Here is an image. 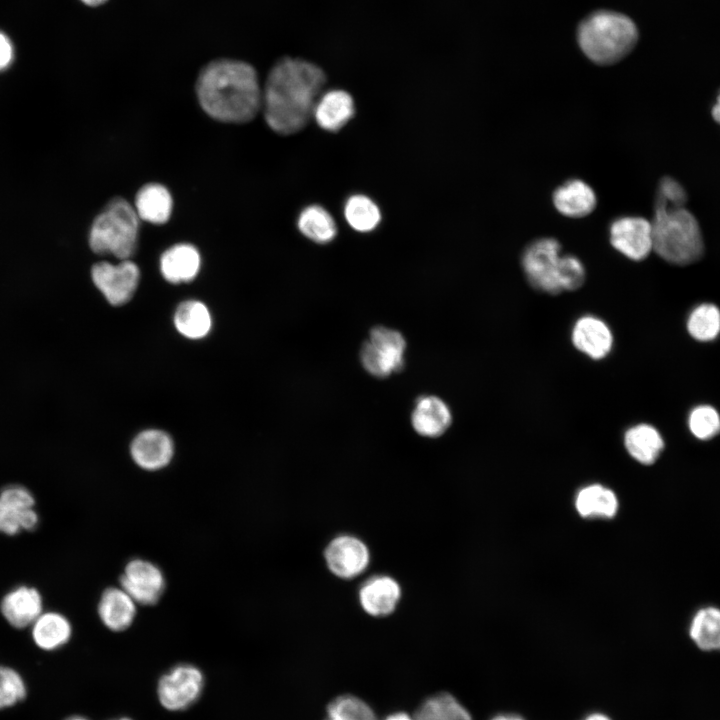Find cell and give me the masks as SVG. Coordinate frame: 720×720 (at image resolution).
<instances>
[{
    "mask_svg": "<svg viewBox=\"0 0 720 720\" xmlns=\"http://www.w3.org/2000/svg\"><path fill=\"white\" fill-rule=\"evenodd\" d=\"M687 193L683 186L672 177H663L657 188L656 203L669 207H685Z\"/></svg>",
    "mask_w": 720,
    "mask_h": 720,
    "instance_id": "cell-37",
    "label": "cell"
},
{
    "mask_svg": "<svg viewBox=\"0 0 720 720\" xmlns=\"http://www.w3.org/2000/svg\"><path fill=\"white\" fill-rule=\"evenodd\" d=\"M571 338L577 350L595 360L605 358L613 346L611 329L593 315L582 316L575 322Z\"/></svg>",
    "mask_w": 720,
    "mask_h": 720,
    "instance_id": "cell-15",
    "label": "cell"
},
{
    "mask_svg": "<svg viewBox=\"0 0 720 720\" xmlns=\"http://www.w3.org/2000/svg\"><path fill=\"white\" fill-rule=\"evenodd\" d=\"M134 208L139 219L153 224H164L171 216L172 197L165 186L149 183L137 192Z\"/></svg>",
    "mask_w": 720,
    "mask_h": 720,
    "instance_id": "cell-24",
    "label": "cell"
},
{
    "mask_svg": "<svg viewBox=\"0 0 720 720\" xmlns=\"http://www.w3.org/2000/svg\"><path fill=\"white\" fill-rule=\"evenodd\" d=\"M451 421L452 414L448 405L433 395L418 398L411 414V424L415 432L428 438L444 434Z\"/></svg>",
    "mask_w": 720,
    "mask_h": 720,
    "instance_id": "cell-17",
    "label": "cell"
},
{
    "mask_svg": "<svg viewBox=\"0 0 720 720\" xmlns=\"http://www.w3.org/2000/svg\"><path fill=\"white\" fill-rule=\"evenodd\" d=\"M490 720H525L521 716L517 714H498L491 718Z\"/></svg>",
    "mask_w": 720,
    "mask_h": 720,
    "instance_id": "cell-41",
    "label": "cell"
},
{
    "mask_svg": "<svg viewBox=\"0 0 720 720\" xmlns=\"http://www.w3.org/2000/svg\"><path fill=\"white\" fill-rule=\"evenodd\" d=\"M401 598L399 583L387 575L368 579L359 590V601L363 610L375 617L391 614Z\"/></svg>",
    "mask_w": 720,
    "mask_h": 720,
    "instance_id": "cell-16",
    "label": "cell"
},
{
    "mask_svg": "<svg viewBox=\"0 0 720 720\" xmlns=\"http://www.w3.org/2000/svg\"><path fill=\"white\" fill-rule=\"evenodd\" d=\"M406 341L392 328L376 326L360 350L364 369L374 377L385 378L404 367Z\"/></svg>",
    "mask_w": 720,
    "mask_h": 720,
    "instance_id": "cell-6",
    "label": "cell"
},
{
    "mask_svg": "<svg viewBox=\"0 0 720 720\" xmlns=\"http://www.w3.org/2000/svg\"><path fill=\"white\" fill-rule=\"evenodd\" d=\"M383 720H414V717L405 712H395L388 715Z\"/></svg>",
    "mask_w": 720,
    "mask_h": 720,
    "instance_id": "cell-39",
    "label": "cell"
},
{
    "mask_svg": "<svg viewBox=\"0 0 720 720\" xmlns=\"http://www.w3.org/2000/svg\"><path fill=\"white\" fill-rule=\"evenodd\" d=\"M687 424L695 438L710 440L720 433V413L712 405H697L689 412Z\"/></svg>",
    "mask_w": 720,
    "mask_h": 720,
    "instance_id": "cell-34",
    "label": "cell"
},
{
    "mask_svg": "<svg viewBox=\"0 0 720 720\" xmlns=\"http://www.w3.org/2000/svg\"><path fill=\"white\" fill-rule=\"evenodd\" d=\"M325 83V73L316 64L301 58L280 59L270 70L262 93L268 126L284 135L303 129Z\"/></svg>",
    "mask_w": 720,
    "mask_h": 720,
    "instance_id": "cell-1",
    "label": "cell"
},
{
    "mask_svg": "<svg viewBox=\"0 0 720 720\" xmlns=\"http://www.w3.org/2000/svg\"><path fill=\"white\" fill-rule=\"evenodd\" d=\"M653 251L668 263L689 265L704 252V240L696 217L685 207L656 203L651 221Z\"/></svg>",
    "mask_w": 720,
    "mask_h": 720,
    "instance_id": "cell-3",
    "label": "cell"
},
{
    "mask_svg": "<svg viewBox=\"0 0 720 720\" xmlns=\"http://www.w3.org/2000/svg\"><path fill=\"white\" fill-rule=\"evenodd\" d=\"M72 634L68 619L56 612L41 614L33 623L32 636L36 645L44 650L63 646Z\"/></svg>",
    "mask_w": 720,
    "mask_h": 720,
    "instance_id": "cell-25",
    "label": "cell"
},
{
    "mask_svg": "<svg viewBox=\"0 0 720 720\" xmlns=\"http://www.w3.org/2000/svg\"><path fill=\"white\" fill-rule=\"evenodd\" d=\"M552 200L559 213L571 218L588 216L597 205V197L592 187L579 179L568 180L557 187Z\"/></svg>",
    "mask_w": 720,
    "mask_h": 720,
    "instance_id": "cell-18",
    "label": "cell"
},
{
    "mask_svg": "<svg viewBox=\"0 0 720 720\" xmlns=\"http://www.w3.org/2000/svg\"><path fill=\"white\" fill-rule=\"evenodd\" d=\"M611 245L633 261H641L653 251L651 222L640 216H622L609 227Z\"/></svg>",
    "mask_w": 720,
    "mask_h": 720,
    "instance_id": "cell-10",
    "label": "cell"
},
{
    "mask_svg": "<svg viewBox=\"0 0 720 720\" xmlns=\"http://www.w3.org/2000/svg\"><path fill=\"white\" fill-rule=\"evenodd\" d=\"M137 603L122 587L104 590L98 603V614L102 623L111 631L126 630L137 614Z\"/></svg>",
    "mask_w": 720,
    "mask_h": 720,
    "instance_id": "cell-19",
    "label": "cell"
},
{
    "mask_svg": "<svg viewBox=\"0 0 720 720\" xmlns=\"http://www.w3.org/2000/svg\"><path fill=\"white\" fill-rule=\"evenodd\" d=\"M131 457L142 469L156 471L167 466L174 454L171 437L157 429L144 430L131 443Z\"/></svg>",
    "mask_w": 720,
    "mask_h": 720,
    "instance_id": "cell-14",
    "label": "cell"
},
{
    "mask_svg": "<svg viewBox=\"0 0 720 720\" xmlns=\"http://www.w3.org/2000/svg\"><path fill=\"white\" fill-rule=\"evenodd\" d=\"M26 696V686L14 669L0 666V709L11 707Z\"/></svg>",
    "mask_w": 720,
    "mask_h": 720,
    "instance_id": "cell-35",
    "label": "cell"
},
{
    "mask_svg": "<svg viewBox=\"0 0 720 720\" xmlns=\"http://www.w3.org/2000/svg\"><path fill=\"white\" fill-rule=\"evenodd\" d=\"M576 508L583 517H613L618 509L615 494L601 485L583 488L577 495Z\"/></svg>",
    "mask_w": 720,
    "mask_h": 720,
    "instance_id": "cell-30",
    "label": "cell"
},
{
    "mask_svg": "<svg viewBox=\"0 0 720 720\" xmlns=\"http://www.w3.org/2000/svg\"><path fill=\"white\" fill-rule=\"evenodd\" d=\"M329 570L343 579L355 578L369 565L370 553L366 544L352 535L335 537L325 549Z\"/></svg>",
    "mask_w": 720,
    "mask_h": 720,
    "instance_id": "cell-12",
    "label": "cell"
},
{
    "mask_svg": "<svg viewBox=\"0 0 720 720\" xmlns=\"http://www.w3.org/2000/svg\"><path fill=\"white\" fill-rule=\"evenodd\" d=\"M413 717L414 720H473L469 711L447 692L425 699Z\"/></svg>",
    "mask_w": 720,
    "mask_h": 720,
    "instance_id": "cell-27",
    "label": "cell"
},
{
    "mask_svg": "<svg viewBox=\"0 0 720 720\" xmlns=\"http://www.w3.org/2000/svg\"><path fill=\"white\" fill-rule=\"evenodd\" d=\"M211 315L200 301L188 300L181 303L174 315L176 329L190 339L205 337L211 328Z\"/></svg>",
    "mask_w": 720,
    "mask_h": 720,
    "instance_id": "cell-26",
    "label": "cell"
},
{
    "mask_svg": "<svg viewBox=\"0 0 720 720\" xmlns=\"http://www.w3.org/2000/svg\"><path fill=\"white\" fill-rule=\"evenodd\" d=\"M585 275L584 265L576 256H561L558 273V283L561 292L579 289L585 281Z\"/></svg>",
    "mask_w": 720,
    "mask_h": 720,
    "instance_id": "cell-36",
    "label": "cell"
},
{
    "mask_svg": "<svg viewBox=\"0 0 720 720\" xmlns=\"http://www.w3.org/2000/svg\"><path fill=\"white\" fill-rule=\"evenodd\" d=\"M91 277L95 286L112 305H123L134 295L140 271L138 266L126 259L118 264L99 262L93 265Z\"/></svg>",
    "mask_w": 720,
    "mask_h": 720,
    "instance_id": "cell-9",
    "label": "cell"
},
{
    "mask_svg": "<svg viewBox=\"0 0 720 720\" xmlns=\"http://www.w3.org/2000/svg\"><path fill=\"white\" fill-rule=\"evenodd\" d=\"M201 257L191 244L180 243L168 248L161 256L160 269L168 282L179 284L193 280L200 269Z\"/></svg>",
    "mask_w": 720,
    "mask_h": 720,
    "instance_id": "cell-21",
    "label": "cell"
},
{
    "mask_svg": "<svg viewBox=\"0 0 720 720\" xmlns=\"http://www.w3.org/2000/svg\"><path fill=\"white\" fill-rule=\"evenodd\" d=\"M348 224L356 231L369 232L374 230L381 220L378 206L367 196H351L344 208Z\"/></svg>",
    "mask_w": 720,
    "mask_h": 720,
    "instance_id": "cell-32",
    "label": "cell"
},
{
    "mask_svg": "<svg viewBox=\"0 0 720 720\" xmlns=\"http://www.w3.org/2000/svg\"><path fill=\"white\" fill-rule=\"evenodd\" d=\"M325 720H331V719H329V718H326Z\"/></svg>",
    "mask_w": 720,
    "mask_h": 720,
    "instance_id": "cell-46",
    "label": "cell"
},
{
    "mask_svg": "<svg viewBox=\"0 0 720 720\" xmlns=\"http://www.w3.org/2000/svg\"><path fill=\"white\" fill-rule=\"evenodd\" d=\"M689 634L701 650H720V609L705 607L698 610L692 618Z\"/></svg>",
    "mask_w": 720,
    "mask_h": 720,
    "instance_id": "cell-28",
    "label": "cell"
},
{
    "mask_svg": "<svg viewBox=\"0 0 720 720\" xmlns=\"http://www.w3.org/2000/svg\"><path fill=\"white\" fill-rule=\"evenodd\" d=\"M561 256V245L554 238L544 237L529 243L521 257V266L529 284L548 294L561 293L558 283Z\"/></svg>",
    "mask_w": 720,
    "mask_h": 720,
    "instance_id": "cell-7",
    "label": "cell"
},
{
    "mask_svg": "<svg viewBox=\"0 0 720 720\" xmlns=\"http://www.w3.org/2000/svg\"><path fill=\"white\" fill-rule=\"evenodd\" d=\"M67 720H87V719H86V718H83V717H80V716H74V717H71V718H69V719H67Z\"/></svg>",
    "mask_w": 720,
    "mask_h": 720,
    "instance_id": "cell-44",
    "label": "cell"
},
{
    "mask_svg": "<svg viewBox=\"0 0 720 720\" xmlns=\"http://www.w3.org/2000/svg\"><path fill=\"white\" fill-rule=\"evenodd\" d=\"M203 683V674L197 667L190 664L175 666L158 682L159 701L170 711L186 709L199 698Z\"/></svg>",
    "mask_w": 720,
    "mask_h": 720,
    "instance_id": "cell-8",
    "label": "cell"
},
{
    "mask_svg": "<svg viewBox=\"0 0 720 720\" xmlns=\"http://www.w3.org/2000/svg\"><path fill=\"white\" fill-rule=\"evenodd\" d=\"M138 228L139 217L135 208L123 198H114L91 226L90 247L97 254H112L126 260L135 251Z\"/></svg>",
    "mask_w": 720,
    "mask_h": 720,
    "instance_id": "cell-5",
    "label": "cell"
},
{
    "mask_svg": "<svg viewBox=\"0 0 720 720\" xmlns=\"http://www.w3.org/2000/svg\"><path fill=\"white\" fill-rule=\"evenodd\" d=\"M120 587L140 605H154L165 589V577L154 563L135 558L130 560L120 577Z\"/></svg>",
    "mask_w": 720,
    "mask_h": 720,
    "instance_id": "cell-11",
    "label": "cell"
},
{
    "mask_svg": "<svg viewBox=\"0 0 720 720\" xmlns=\"http://www.w3.org/2000/svg\"><path fill=\"white\" fill-rule=\"evenodd\" d=\"M577 38L581 50L592 62L610 65L631 52L638 40V30L623 14L598 11L581 22Z\"/></svg>",
    "mask_w": 720,
    "mask_h": 720,
    "instance_id": "cell-4",
    "label": "cell"
},
{
    "mask_svg": "<svg viewBox=\"0 0 720 720\" xmlns=\"http://www.w3.org/2000/svg\"><path fill=\"white\" fill-rule=\"evenodd\" d=\"M117 720H131V719H129V718H120V719H117Z\"/></svg>",
    "mask_w": 720,
    "mask_h": 720,
    "instance_id": "cell-45",
    "label": "cell"
},
{
    "mask_svg": "<svg viewBox=\"0 0 720 720\" xmlns=\"http://www.w3.org/2000/svg\"><path fill=\"white\" fill-rule=\"evenodd\" d=\"M14 58V47L9 37L0 31V71L7 69Z\"/></svg>",
    "mask_w": 720,
    "mask_h": 720,
    "instance_id": "cell-38",
    "label": "cell"
},
{
    "mask_svg": "<svg viewBox=\"0 0 720 720\" xmlns=\"http://www.w3.org/2000/svg\"><path fill=\"white\" fill-rule=\"evenodd\" d=\"M196 94L202 109L221 122L246 123L262 106L257 72L240 60L222 58L206 64L198 75Z\"/></svg>",
    "mask_w": 720,
    "mask_h": 720,
    "instance_id": "cell-2",
    "label": "cell"
},
{
    "mask_svg": "<svg viewBox=\"0 0 720 720\" xmlns=\"http://www.w3.org/2000/svg\"><path fill=\"white\" fill-rule=\"evenodd\" d=\"M0 607L12 626L23 628L34 623L42 614V599L35 588L20 586L4 596Z\"/></svg>",
    "mask_w": 720,
    "mask_h": 720,
    "instance_id": "cell-20",
    "label": "cell"
},
{
    "mask_svg": "<svg viewBox=\"0 0 720 720\" xmlns=\"http://www.w3.org/2000/svg\"><path fill=\"white\" fill-rule=\"evenodd\" d=\"M80 1H81L82 3H84L85 5H87V6L97 7V6H100V5L104 4V3L107 2L108 0H80Z\"/></svg>",
    "mask_w": 720,
    "mask_h": 720,
    "instance_id": "cell-43",
    "label": "cell"
},
{
    "mask_svg": "<svg viewBox=\"0 0 720 720\" xmlns=\"http://www.w3.org/2000/svg\"><path fill=\"white\" fill-rule=\"evenodd\" d=\"M625 448L632 458L644 465L653 464L664 449V439L656 427L639 423L624 435Z\"/></svg>",
    "mask_w": 720,
    "mask_h": 720,
    "instance_id": "cell-23",
    "label": "cell"
},
{
    "mask_svg": "<svg viewBox=\"0 0 720 720\" xmlns=\"http://www.w3.org/2000/svg\"><path fill=\"white\" fill-rule=\"evenodd\" d=\"M354 101L344 90L334 89L321 94L313 112L317 124L327 131H338L354 115Z\"/></svg>",
    "mask_w": 720,
    "mask_h": 720,
    "instance_id": "cell-22",
    "label": "cell"
},
{
    "mask_svg": "<svg viewBox=\"0 0 720 720\" xmlns=\"http://www.w3.org/2000/svg\"><path fill=\"white\" fill-rule=\"evenodd\" d=\"M327 718L332 720H377L373 709L354 695H341L327 706Z\"/></svg>",
    "mask_w": 720,
    "mask_h": 720,
    "instance_id": "cell-33",
    "label": "cell"
},
{
    "mask_svg": "<svg viewBox=\"0 0 720 720\" xmlns=\"http://www.w3.org/2000/svg\"><path fill=\"white\" fill-rule=\"evenodd\" d=\"M712 117L713 119L720 124V93L717 96L716 102L714 106L712 107Z\"/></svg>",
    "mask_w": 720,
    "mask_h": 720,
    "instance_id": "cell-40",
    "label": "cell"
},
{
    "mask_svg": "<svg viewBox=\"0 0 720 720\" xmlns=\"http://www.w3.org/2000/svg\"><path fill=\"white\" fill-rule=\"evenodd\" d=\"M583 720H611V719L603 713L595 712V713L589 714Z\"/></svg>",
    "mask_w": 720,
    "mask_h": 720,
    "instance_id": "cell-42",
    "label": "cell"
},
{
    "mask_svg": "<svg viewBox=\"0 0 720 720\" xmlns=\"http://www.w3.org/2000/svg\"><path fill=\"white\" fill-rule=\"evenodd\" d=\"M686 328L698 342H711L720 335V309L713 303H701L689 313Z\"/></svg>",
    "mask_w": 720,
    "mask_h": 720,
    "instance_id": "cell-31",
    "label": "cell"
},
{
    "mask_svg": "<svg viewBox=\"0 0 720 720\" xmlns=\"http://www.w3.org/2000/svg\"><path fill=\"white\" fill-rule=\"evenodd\" d=\"M297 225L305 237L320 244L332 241L337 234L333 217L318 205H311L303 209L298 217Z\"/></svg>",
    "mask_w": 720,
    "mask_h": 720,
    "instance_id": "cell-29",
    "label": "cell"
},
{
    "mask_svg": "<svg viewBox=\"0 0 720 720\" xmlns=\"http://www.w3.org/2000/svg\"><path fill=\"white\" fill-rule=\"evenodd\" d=\"M34 498L23 486L13 485L0 492V532L14 535L38 524Z\"/></svg>",
    "mask_w": 720,
    "mask_h": 720,
    "instance_id": "cell-13",
    "label": "cell"
}]
</instances>
